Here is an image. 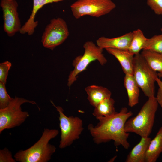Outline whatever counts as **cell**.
<instances>
[{"label":"cell","mask_w":162,"mask_h":162,"mask_svg":"<svg viewBox=\"0 0 162 162\" xmlns=\"http://www.w3.org/2000/svg\"><path fill=\"white\" fill-rule=\"evenodd\" d=\"M132 115L131 111L124 107L112 116L96 118L98 121L97 124H90L88 126L94 142L99 144L112 140L116 146H122L128 149L130 147L128 140L129 133L125 131L124 127Z\"/></svg>","instance_id":"6da1fadb"},{"label":"cell","mask_w":162,"mask_h":162,"mask_svg":"<svg viewBox=\"0 0 162 162\" xmlns=\"http://www.w3.org/2000/svg\"><path fill=\"white\" fill-rule=\"evenodd\" d=\"M58 133V129L45 128L36 142L25 150L18 151L14 154V158L19 162H47L51 159L56 149L49 142Z\"/></svg>","instance_id":"7a4b0ae2"},{"label":"cell","mask_w":162,"mask_h":162,"mask_svg":"<svg viewBox=\"0 0 162 162\" xmlns=\"http://www.w3.org/2000/svg\"><path fill=\"white\" fill-rule=\"evenodd\" d=\"M158 104L155 97L148 98L137 114L126 122L125 130L142 137H149L154 126Z\"/></svg>","instance_id":"3957f363"},{"label":"cell","mask_w":162,"mask_h":162,"mask_svg":"<svg viewBox=\"0 0 162 162\" xmlns=\"http://www.w3.org/2000/svg\"><path fill=\"white\" fill-rule=\"evenodd\" d=\"M83 47L84 49L83 55L76 57L73 62L74 68L68 76L67 85L69 87L76 81L78 75L85 70L91 62L97 60L102 66L107 62V60L103 53V49L93 42H86Z\"/></svg>","instance_id":"277c9868"},{"label":"cell","mask_w":162,"mask_h":162,"mask_svg":"<svg viewBox=\"0 0 162 162\" xmlns=\"http://www.w3.org/2000/svg\"><path fill=\"white\" fill-rule=\"evenodd\" d=\"M26 103L38 106L34 101L15 96L7 106L0 109V134L5 129L20 125L29 116L27 111L22 110L21 105Z\"/></svg>","instance_id":"5b68a950"},{"label":"cell","mask_w":162,"mask_h":162,"mask_svg":"<svg viewBox=\"0 0 162 162\" xmlns=\"http://www.w3.org/2000/svg\"><path fill=\"white\" fill-rule=\"evenodd\" d=\"M133 75L146 96H155V83L158 73L150 67L141 54L134 56Z\"/></svg>","instance_id":"8992f818"},{"label":"cell","mask_w":162,"mask_h":162,"mask_svg":"<svg viewBox=\"0 0 162 162\" xmlns=\"http://www.w3.org/2000/svg\"><path fill=\"white\" fill-rule=\"evenodd\" d=\"M51 102L58 112L61 133L59 147L61 149L64 148L79 139L84 130L83 122L78 117L67 116L64 113L62 107L56 106L51 100Z\"/></svg>","instance_id":"52a82bcc"},{"label":"cell","mask_w":162,"mask_h":162,"mask_svg":"<svg viewBox=\"0 0 162 162\" xmlns=\"http://www.w3.org/2000/svg\"><path fill=\"white\" fill-rule=\"evenodd\" d=\"M112 0H77L70 6L76 19L88 15L99 17L107 14L116 8Z\"/></svg>","instance_id":"ba28073f"},{"label":"cell","mask_w":162,"mask_h":162,"mask_svg":"<svg viewBox=\"0 0 162 162\" xmlns=\"http://www.w3.org/2000/svg\"><path fill=\"white\" fill-rule=\"evenodd\" d=\"M69 32L65 21L61 18H53L45 29L41 38L44 47L53 50L67 38Z\"/></svg>","instance_id":"9c48e42d"},{"label":"cell","mask_w":162,"mask_h":162,"mask_svg":"<svg viewBox=\"0 0 162 162\" xmlns=\"http://www.w3.org/2000/svg\"><path fill=\"white\" fill-rule=\"evenodd\" d=\"M0 6L3 14V28L7 35L14 36L22 26L17 11L18 4L16 0H1Z\"/></svg>","instance_id":"30bf717a"},{"label":"cell","mask_w":162,"mask_h":162,"mask_svg":"<svg viewBox=\"0 0 162 162\" xmlns=\"http://www.w3.org/2000/svg\"><path fill=\"white\" fill-rule=\"evenodd\" d=\"M132 32L118 37L109 38L101 37L96 40V44L104 49L107 48L128 50L132 39Z\"/></svg>","instance_id":"8fae6325"},{"label":"cell","mask_w":162,"mask_h":162,"mask_svg":"<svg viewBox=\"0 0 162 162\" xmlns=\"http://www.w3.org/2000/svg\"><path fill=\"white\" fill-rule=\"evenodd\" d=\"M64 0H33L32 10L30 17L24 24L22 26L20 32L21 34H27L29 35L33 34L38 24V21L35 20L38 11L45 5Z\"/></svg>","instance_id":"7c38bea8"},{"label":"cell","mask_w":162,"mask_h":162,"mask_svg":"<svg viewBox=\"0 0 162 162\" xmlns=\"http://www.w3.org/2000/svg\"><path fill=\"white\" fill-rule=\"evenodd\" d=\"M110 54L118 61L125 74H133L134 56L128 50L107 48L105 49Z\"/></svg>","instance_id":"4fadbf2b"},{"label":"cell","mask_w":162,"mask_h":162,"mask_svg":"<svg viewBox=\"0 0 162 162\" xmlns=\"http://www.w3.org/2000/svg\"><path fill=\"white\" fill-rule=\"evenodd\" d=\"M151 139L141 137L139 142L131 149L127 155L126 162H145L146 153Z\"/></svg>","instance_id":"5bb4252c"},{"label":"cell","mask_w":162,"mask_h":162,"mask_svg":"<svg viewBox=\"0 0 162 162\" xmlns=\"http://www.w3.org/2000/svg\"><path fill=\"white\" fill-rule=\"evenodd\" d=\"M85 90L90 104L94 107L102 100L111 97L112 94L110 91L107 88L95 85L86 87Z\"/></svg>","instance_id":"9a60e30c"},{"label":"cell","mask_w":162,"mask_h":162,"mask_svg":"<svg viewBox=\"0 0 162 162\" xmlns=\"http://www.w3.org/2000/svg\"><path fill=\"white\" fill-rule=\"evenodd\" d=\"M124 85L128 95V106L133 107L139 103L140 88L132 74H125Z\"/></svg>","instance_id":"2e32d148"},{"label":"cell","mask_w":162,"mask_h":162,"mask_svg":"<svg viewBox=\"0 0 162 162\" xmlns=\"http://www.w3.org/2000/svg\"><path fill=\"white\" fill-rule=\"evenodd\" d=\"M162 152V126L151 140L147 150L145 162H155Z\"/></svg>","instance_id":"e0dca14e"},{"label":"cell","mask_w":162,"mask_h":162,"mask_svg":"<svg viewBox=\"0 0 162 162\" xmlns=\"http://www.w3.org/2000/svg\"><path fill=\"white\" fill-rule=\"evenodd\" d=\"M115 101L111 97L101 101L95 107L92 112L93 116L98 118L112 116L115 114Z\"/></svg>","instance_id":"ac0fdd59"},{"label":"cell","mask_w":162,"mask_h":162,"mask_svg":"<svg viewBox=\"0 0 162 162\" xmlns=\"http://www.w3.org/2000/svg\"><path fill=\"white\" fill-rule=\"evenodd\" d=\"M147 39L140 29L134 31L128 51L134 55L140 53L143 49Z\"/></svg>","instance_id":"d6986e66"},{"label":"cell","mask_w":162,"mask_h":162,"mask_svg":"<svg viewBox=\"0 0 162 162\" xmlns=\"http://www.w3.org/2000/svg\"><path fill=\"white\" fill-rule=\"evenodd\" d=\"M141 54L152 69L162 73V54L147 50H143Z\"/></svg>","instance_id":"ffe728a7"},{"label":"cell","mask_w":162,"mask_h":162,"mask_svg":"<svg viewBox=\"0 0 162 162\" xmlns=\"http://www.w3.org/2000/svg\"><path fill=\"white\" fill-rule=\"evenodd\" d=\"M143 50H147L162 54V33L148 38Z\"/></svg>","instance_id":"44dd1931"},{"label":"cell","mask_w":162,"mask_h":162,"mask_svg":"<svg viewBox=\"0 0 162 162\" xmlns=\"http://www.w3.org/2000/svg\"><path fill=\"white\" fill-rule=\"evenodd\" d=\"M13 98L8 93L5 84L0 82V109L4 108L7 106Z\"/></svg>","instance_id":"7402d4cb"},{"label":"cell","mask_w":162,"mask_h":162,"mask_svg":"<svg viewBox=\"0 0 162 162\" xmlns=\"http://www.w3.org/2000/svg\"><path fill=\"white\" fill-rule=\"evenodd\" d=\"M11 65V63L8 61L0 64V82L6 84L8 71Z\"/></svg>","instance_id":"603a6c76"},{"label":"cell","mask_w":162,"mask_h":162,"mask_svg":"<svg viewBox=\"0 0 162 162\" xmlns=\"http://www.w3.org/2000/svg\"><path fill=\"white\" fill-rule=\"evenodd\" d=\"M147 3L156 14L162 15V0H147Z\"/></svg>","instance_id":"cb8c5ba5"},{"label":"cell","mask_w":162,"mask_h":162,"mask_svg":"<svg viewBox=\"0 0 162 162\" xmlns=\"http://www.w3.org/2000/svg\"><path fill=\"white\" fill-rule=\"evenodd\" d=\"M11 151L6 147L0 150V162H16Z\"/></svg>","instance_id":"d4e9b609"},{"label":"cell","mask_w":162,"mask_h":162,"mask_svg":"<svg viewBox=\"0 0 162 162\" xmlns=\"http://www.w3.org/2000/svg\"><path fill=\"white\" fill-rule=\"evenodd\" d=\"M156 82L159 88L156 98L158 104L162 108V80L158 77L156 79Z\"/></svg>","instance_id":"484cf974"},{"label":"cell","mask_w":162,"mask_h":162,"mask_svg":"<svg viewBox=\"0 0 162 162\" xmlns=\"http://www.w3.org/2000/svg\"><path fill=\"white\" fill-rule=\"evenodd\" d=\"M158 77L160 78H162V73H158Z\"/></svg>","instance_id":"4316f807"},{"label":"cell","mask_w":162,"mask_h":162,"mask_svg":"<svg viewBox=\"0 0 162 162\" xmlns=\"http://www.w3.org/2000/svg\"><path fill=\"white\" fill-rule=\"evenodd\" d=\"M161 32L162 33V28H161Z\"/></svg>","instance_id":"83f0119b"},{"label":"cell","mask_w":162,"mask_h":162,"mask_svg":"<svg viewBox=\"0 0 162 162\" xmlns=\"http://www.w3.org/2000/svg\"><path fill=\"white\" fill-rule=\"evenodd\" d=\"M10 0V1H13V0Z\"/></svg>","instance_id":"f1b7e54d"}]
</instances>
